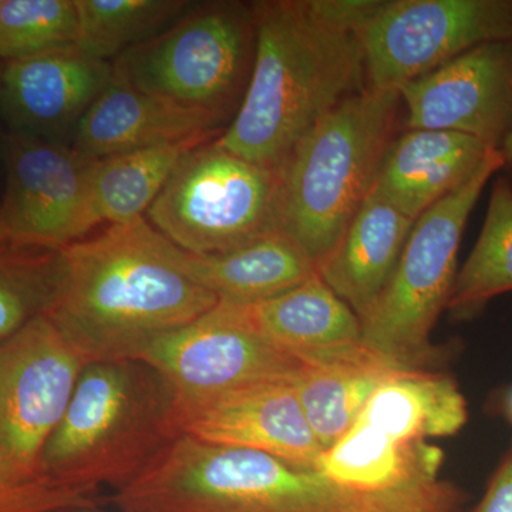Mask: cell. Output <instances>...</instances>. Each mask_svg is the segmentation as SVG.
I'll list each match as a JSON object with an SVG mask.
<instances>
[{"label":"cell","mask_w":512,"mask_h":512,"mask_svg":"<svg viewBox=\"0 0 512 512\" xmlns=\"http://www.w3.org/2000/svg\"><path fill=\"white\" fill-rule=\"evenodd\" d=\"M227 127L212 114L141 92L113 70L74 131L72 146L101 160L191 138L220 137Z\"/></svg>","instance_id":"obj_16"},{"label":"cell","mask_w":512,"mask_h":512,"mask_svg":"<svg viewBox=\"0 0 512 512\" xmlns=\"http://www.w3.org/2000/svg\"><path fill=\"white\" fill-rule=\"evenodd\" d=\"M500 409L512 426V387L501 394Z\"/></svg>","instance_id":"obj_33"},{"label":"cell","mask_w":512,"mask_h":512,"mask_svg":"<svg viewBox=\"0 0 512 512\" xmlns=\"http://www.w3.org/2000/svg\"><path fill=\"white\" fill-rule=\"evenodd\" d=\"M399 92L407 130L454 131L500 150L512 128V39L474 47Z\"/></svg>","instance_id":"obj_13"},{"label":"cell","mask_w":512,"mask_h":512,"mask_svg":"<svg viewBox=\"0 0 512 512\" xmlns=\"http://www.w3.org/2000/svg\"><path fill=\"white\" fill-rule=\"evenodd\" d=\"M192 5L185 0H76V49L114 62L170 28Z\"/></svg>","instance_id":"obj_26"},{"label":"cell","mask_w":512,"mask_h":512,"mask_svg":"<svg viewBox=\"0 0 512 512\" xmlns=\"http://www.w3.org/2000/svg\"><path fill=\"white\" fill-rule=\"evenodd\" d=\"M113 76V62L76 46L3 64L0 100L16 133L72 144L84 114Z\"/></svg>","instance_id":"obj_15"},{"label":"cell","mask_w":512,"mask_h":512,"mask_svg":"<svg viewBox=\"0 0 512 512\" xmlns=\"http://www.w3.org/2000/svg\"><path fill=\"white\" fill-rule=\"evenodd\" d=\"M0 247H2V244H0Z\"/></svg>","instance_id":"obj_35"},{"label":"cell","mask_w":512,"mask_h":512,"mask_svg":"<svg viewBox=\"0 0 512 512\" xmlns=\"http://www.w3.org/2000/svg\"><path fill=\"white\" fill-rule=\"evenodd\" d=\"M379 500L261 451L180 436L110 503L120 512H375Z\"/></svg>","instance_id":"obj_4"},{"label":"cell","mask_w":512,"mask_h":512,"mask_svg":"<svg viewBox=\"0 0 512 512\" xmlns=\"http://www.w3.org/2000/svg\"><path fill=\"white\" fill-rule=\"evenodd\" d=\"M493 147L443 130H406L387 150L373 190L410 220L470 180Z\"/></svg>","instance_id":"obj_17"},{"label":"cell","mask_w":512,"mask_h":512,"mask_svg":"<svg viewBox=\"0 0 512 512\" xmlns=\"http://www.w3.org/2000/svg\"><path fill=\"white\" fill-rule=\"evenodd\" d=\"M444 454L427 441H400L357 420L323 451L316 471L339 487L380 493L437 480Z\"/></svg>","instance_id":"obj_22"},{"label":"cell","mask_w":512,"mask_h":512,"mask_svg":"<svg viewBox=\"0 0 512 512\" xmlns=\"http://www.w3.org/2000/svg\"><path fill=\"white\" fill-rule=\"evenodd\" d=\"M180 436L247 448L316 470L323 448L306 420L295 379L266 380L175 406Z\"/></svg>","instance_id":"obj_14"},{"label":"cell","mask_w":512,"mask_h":512,"mask_svg":"<svg viewBox=\"0 0 512 512\" xmlns=\"http://www.w3.org/2000/svg\"><path fill=\"white\" fill-rule=\"evenodd\" d=\"M464 495L439 480L406 488L383 512H460Z\"/></svg>","instance_id":"obj_30"},{"label":"cell","mask_w":512,"mask_h":512,"mask_svg":"<svg viewBox=\"0 0 512 512\" xmlns=\"http://www.w3.org/2000/svg\"><path fill=\"white\" fill-rule=\"evenodd\" d=\"M218 137H198L181 143L128 151L101 158L90 180L89 211L92 227L101 222L124 224L144 217L180 158Z\"/></svg>","instance_id":"obj_24"},{"label":"cell","mask_w":512,"mask_h":512,"mask_svg":"<svg viewBox=\"0 0 512 512\" xmlns=\"http://www.w3.org/2000/svg\"><path fill=\"white\" fill-rule=\"evenodd\" d=\"M360 39L367 86L400 90L474 47L512 39V0H382Z\"/></svg>","instance_id":"obj_10"},{"label":"cell","mask_w":512,"mask_h":512,"mask_svg":"<svg viewBox=\"0 0 512 512\" xmlns=\"http://www.w3.org/2000/svg\"><path fill=\"white\" fill-rule=\"evenodd\" d=\"M359 420L394 440L450 437L466 426L467 400L453 377L407 369L373 393Z\"/></svg>","instance_id":"obj_23"},{"label":"cell","mask_w":512,"mask_h":512,"mask_svg":"<svg viewBox=\"0 0 512 512\" xmlns=\"http://www.w3.org/2000/svg\"><path fill=\"white\" fill-rule=\"evenodd\" d=\"M64 512H103V511H100V508H89V510H73V511H64Z\"/></svg>","instance_id":"obj_34"},{"label":"cell","mask_w":512,"mask_h":512,"mask_svg":"<svg viewBox=\"0 0 512 512\" xmlns=\"http://www.w3.org/2000/svg\"><path fill=\"white\" fill-rule=\"evenodd\" d=\"M3 158L0 244L62 251L92 231L89 194L97 158L16 131L5 140Z\"/></svg>","instance_id":"obj_11"},{"label":"cell","mask_w":512,"mask_h":512,"mask_svg":"<svg viewBox=\"0 0 512 512\" xmlns=\"http://www.w3.org/2000/svg\"><path fill=\"white\" fill-rule=\"evenodd\" d=\"M175 406L170 384L143 360L89 363L43 450L40 474L94 493L119 490L180 437Z\"/></svg>","instance_id":"obj_3"},{"label":"cell","mask_w":512,"mask_h":512,"mask_svg":"<svg viewBox=\"0 0 512 512\" xmlns=\"http://www.w3.org/2000/svg\"><path fill=\"white\" fill-rule=\"evenodd\" d=\"M500 153L504 160V170L512 171V128L501 144Z\"/></svg>","instance_id":"obj_32"},{"label":"cell","mask_w":512,"mask_h":512,"mask_svg":"<svg viewBox=\"0 0 512 512\" xmlns=\"http://www.w3.org/2000/svg\"><path fill=\"white\" fill-rule=\"evenodd\" d=\"M402 107L399 90L366 86L323 117L281 168L279 231L316 266L372 192Z\"/></svg>","instance_id":"obj_5"},{"label":"cell","mask_w":512,"mask_h":512,"mask_svg":"<svg viewBox=\"0 0 512 512\" xmlns=\"http://www.w3.org/2000/svg\"><path fill=\"white\" fill-rule=\"evenodd\" d=\"M508 292H512V181L500 177L491 190L476 245L457 271L447 311L453 319H471Z\"/></svg>","instance_id":"obj_25"},{"label":"cell","mask_w":512,"mask_h":512,"mask_svg":"<svg viewBox=\"0 0 512 512\" xmlns=\"http://www.w3.org/2000/svg\"><path fill=\"white\" fill-rule=\"evenodd\" d=\"M474 512H512V448L495 471L487 493Z\"/></svg>","instance_id":"obj_31"},{"label":"cell","mask_w":512,"mask_h":512,"mask_svg":"<svg viewBox=\"0 0 512 512\" xmlns=\"http://www.w3.org/2000/svg\"><path fill=\"white\" fill-rule=\"evenodd\" d=\"M76 0H0V62L76 46Z\"/></svg>","instance_id":"obj_28"},{"label":"cell","mask_w":512,"mask_h":512,"mask_svg":"<svg viewBox=\"0 0 512 512\" xmlns=\"http://www.w3.org/2000/svg\"><path fill=\"white\" fill-rule=\"evenodd\" d=\"M494 148L476 173L420 215L389 284L362 323V343L403 369H423L433 359L431 330L446 311L457 276V255L468 218L498 171Z\"/></svg>","instance_id":"obj_7"},{"label":"cell","mask_w":512,"mask_h":512,"mask_svg":"<svg viewBox=\"0 0 512 512\" xmlns=\"http://www.w3.org/2000/svg\"><path fill=\"white\" fill-rule=\"evenodd\" d=\"M181 264L220 302L248 306L281 295L318 272L293 239L276 231L224 254L195 256L181 249Z\"/></svg>","instance_id":"obj_20"},{"label":"cell","mask_w":512,"mask_h":512,"mask_svg":"<svg viewBox=\"0 0 512 512\" xmlns=\"http://www.w3.org/2000/svg\"><path fill=\"white\" fill-rule=\"evenodd\" d=\"M402 370L407 369L362 342L303 360L295 379L296 393L323 450L352 429L373 393Z\"/></svg>","instance_id":"obj_19"},{"label":"cell","mask_w":512,"mask_h":512,"mask_svg":"<svg viewBox=\"0 0 512 512\" xmlns=\"http://www.w3.org/2000/svg\"><path fill=\"white\" fill-rule=\"evenodd\" d=\"M279 185L281 171L251 163L215 138L180 158L144 217L188 254H224L279 231Z\"/></svg>","instance_id":"obj_8"},{"label":"cell","mask_w":512,"mask_h":512,"mask_svg":"<svg viewBox=\"0 0 512 512\" xmlns=\"http://www.w3.org/2000/svg\"><path fill=\"white\" fill-rule=\"evenodd\" d=\"M256 329L299 359L362 342V323L318 272L274 298L244 306Z\"/></svg>","instance_id":"obj_21"},{"label":"cell","mask_w":512,"mask_h":512,"mask_svg":"<svg viewBox=\"0 0 512 512\" xmlns=\"http://www.w3.org/2000/svg\"><path fill=\"white\" fill-rule=\"evenodd\" d=\"M100 505V493L50 480H19L0 466V512H64Z\"/></svg>","instance_id":"obj_29"},{"label":"cell","mask_w":512,"mask_h":512,"mask_svg":"<svg viewBox=\"0 0 512 512\" xmlns=\"http://www.w3.org/2000/svg\"><path fill=\"white\" fill-rule=\"evenodd\" d=\"M62 279V251L0 247V340L47 315Z\"/></svg>","instance_id":"obj_27"},{"label":"cell","mask_w":512,"mask_h":512,"mask_svg":"<svg viewBox=\"0 0 512 512\" xmlns=\"http://www.w3.org/2000/svg\"><path fill=\"white\" fill-rule=\"evenodd\" d=\"M87 365L46 315L0 340V466L13 477L47 480L40 458Z\"/></svg>","instance_id":"obj_9"},{"label":"cell","mask_w":512,"mask_h":512,"mask_svg":"<svg viewBox=\"0 0 512 512\" xmlns=\"http://www.w3.org/2000/svg\"><path fill=\"white\" fill-rule=\"evenodd\" d=\"M181 249L146 217L62 249L47 318L87 362L138 359L154 340L220 303L185 271Z\"/></svg>","instance_id":"obj_2"},{"label":"cell","mask_w":512,"mask_h":512,"mask_svg":"<svg viewBox=\"0 0 512 512\" xmlns=\"http://www.w3.org/2000/svg\"><path fill=\"white\" fill-rule=\"evenodd\" d=\"M414 221L375 191L367 195L318 274L362 320L389 284Z\"/></svg>","instance_id":"obj_18"},{"label":"cell","mask_w":512,"mask_h":512,"mask_svg":"<svg viewBox=\"0 0 512 512\" xmlns=\"http://www.w3.org/2000/svg\"><path fill=\"white\" fill-rule=\"evenodd\" d=\"M255 52L254 3L204 2L117 57L113 70L141 92L229 126L247 94Z\"/></svg>","instance_id":"obj_6"},{"label":"cell","mask_w":512,"mask_h":512,"mask_svg":"<svg viewBox=\"0 0 512 512\" xmlns=\"http://www.w3.org/2000/svg\"><path fill=\"white\" fill-rule=\"evenodd\" d=\"M382 0L254 2L256 52L247 94L218 144L281 171L323 117L367 86L360 30Z\"/></svg>","instance_id":"obj_1"},{"label":"cell","mask_w":512,"mask_h":512,"mask_svg":"<svg viewBox=\"0 0 512 512\" xmlns=\"http://www.w3.org/2000/svg\"><path fill=\"white\" fill-rule=\"evenodd\" d=\"M138 360L167 380L177 402H195L266 380L296 379L299 357L265 338L244 306L220 302L154 340Z\"/></svg>","instance_id":"obj_12"}]
</instances>
